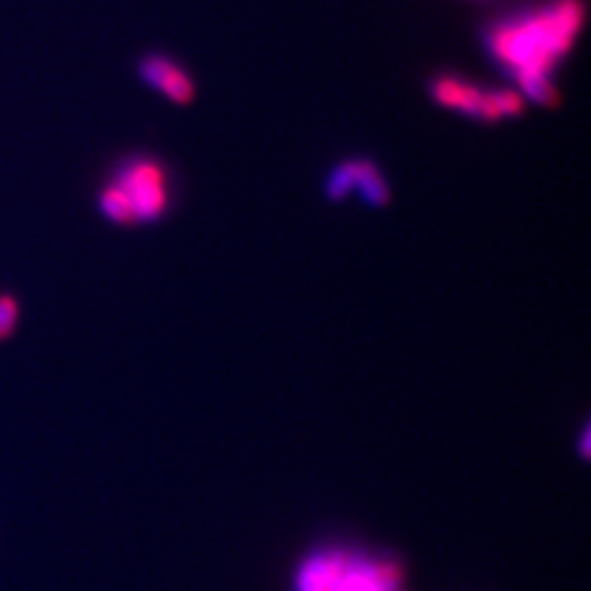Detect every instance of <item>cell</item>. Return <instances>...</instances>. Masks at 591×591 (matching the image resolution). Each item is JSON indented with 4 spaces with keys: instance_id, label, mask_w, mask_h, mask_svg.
Returning a JSON list of instances; mask_svg holds the SVG:
<instances>
[{
    "instance_id": "obj_9",
    "label": "cell",
    "mask_w": 591,
    "mask_h": 591,
    "mask_svg": "<svg viewBox=\"0 0 591 591\" xmlns=\"http://www.w3.org/2000/svg\"><path fill=\"white\" fill-rule=\"evenodd\" d=\"M589 430H585V434H583V445H580V451H583V456H589Z\"/></svg>"
},
{
    "instance_id": "obj_2",
    "label": "cell",
    "mask_w": 591,
    "mask_h": 591,
    "mask_svg": "<svg viewBox=\"0 0 591 591\" xmlns=\"http://www.w3.org/2000/svg\"><path fill=\"white\" fill-rule=\"evenodd\" d=\"M401 567L390 558H368L348 550L314 552L296 574V591H399Z\"/></svg>"
},
{
    "instance_id": "obj_5",
    "label": "cell",
    "mask_w": 591,
    "mask_h": 591,
    "mask_svg": "<svg viewBox=\"0 0 591 591\" xmlns=\"http://www.w3.org/2000/svg\"><path fill=\"white\" fill-rule=\"evenodd\" d=\"M327 193L333 200H342L350 193H358L368 204L381 206L390 197V189H388L386 178H383L377 164H372L370 161H348L339 164L336 171L328 175Z\"/></svg>"
},
{
    "instance_id": "obj_1",
    "label": "cell",
    "mask_w": 591,
    "mask_h": 591,
    "mask_svg": "<svg viewBox=\"0 0 591 591\" xmlns=\"http://www.w3.org/2000/svg\"><path fill=\"white\" fill-rule=\"evenodd\" d=\"M585 22L580 0H550L503 18L486 31V48L522 88L524 98L556 101L555 70L574 48Z\"/></svg>"
},
{
    "instance_id": "obj_7",
    "label": "cell",
    "mask_w": 591,
    "mask_h": 591,
    "mask_svg": "<svg viewBox=\"0 0 591 591\" xmlns=\"http://www.w3.org/2000/svg\"><path fill=\"white\" fill-rule=\"evenodd\" d=\"M101 208L103 213L112 219V222L117 223H131L134 219H131V211H130V204L128 200H125V195L120 193L117 186H109V189L103 193L101 197Z\"/></svg>"
},
{
    "instance_id": "obj_4",
    "label": "cell",
    "mask_w": 591,
    "mask_h": 591,
    "mask_svg": "<svg viewBox=\"0 0 591 591\" xmlns=\"http://www.w3.org/2000/svg\"><path fill=\"white\" fill-rule=\"evenodd\" d=\"M114 186L128 200L134 222L158 219L167 211L169 197H171L164 169L156 161H147V158L125 164Z\"/></svg>"
},
{
    "instance_id": "obj_3",
    "label": "cell",
    "mask_w": 591,
    "mask_h": 591,
    "mask_svg": "<svg viewBox=\"0 0 591 591\" xmlns=\"http://www.w3.org/2000/svg\"><path fill=\"white\" fill-rule=\"evenodd\" d=\"M431 95L442 108L453 109L469 119L489 120V123L517 117L525 101L524 95L508 90V88H484L453 75L438 77L431 86Z\"/></svg>"
},
{
    "instance_id": "obj_8",
    "label": "cell",
    "mask_w": 591,
    "mask_h": 591,
    "mask_svg": "<svg viewBox=\"0 0 591 591\" xmlns=\"http://www.w3.org/2000/svg\"><path fill=\"white\" fill-rule=\"evenodd\" d=\"M16 322V303L7 296H3L0 298V336H5V333L11 331V327H14Z\"/></svg>"
},
{
    "instance_id": "obj_6",
    "label": "cell",
    "mask_w": 591,
    "mask_h": 591,
    "mask_svg": "<svg viewBox=\"0 0 591 591\" xmlns=\"http://www.w3.org/2000/svg\"><path fill=\"white\" fill-rule=\"evenodd\" d=\"M140 75L161 95L175 103H189L193 98V79L178 62L164 55H150L140 64Z\"/></svg>"
}]
</instances>
